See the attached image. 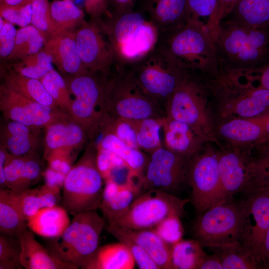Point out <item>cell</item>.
<instances>
[{
    "label": "cell",
    "mask_w": 269,
    "mask_h": 269,
    "mask_svg": "<svg viewBox=\"0 0 269 269\" xmlns=\"http://www.w3.org/2000/svg\"><path fill=\"white\" fill-rule=\"evenodd\" d=\"M155 47L186 71L220 74L213 33L202 22L189 19L182 26L159 32Z\"/></svg>",
    "instance_id": "obj_1"
},
{
    "label": "cell",
    "mask_w": 269,
    "mask_h": 269,
    "mask_svg": "<svg viewBox=\"0 0 269 269\" xmlns=\"http://www.w3.org/2000/svg\"><path fill=\"white\" fill-rule=\"evenodd\" d=\"M220 73L269 64V28H253L221 21L213 33Z\"/></svg>",
    "instance_id": "obj_2"
},
{
    "label": "cell",
    "mask_w": 269,
    "mask_h": 269,
    "mask_svg": "<svg viewBox=\"0 0 269 269\" xmlns=\"http://www.w3.org/2000/svg\"><path fill=\"white\" fill-rule=\"evenodd\" d=\"M101 112L103 115L129 120L167 117L166 112L142 90L126 66L116 62L106 74Z\"/></svg>",
    "instance_id": "obj_3"
},
{
    "label": "cell",
    "mask_w": 269,
    "mask_h": 269,
    "mask_svg": "<svg viewBox=\"0 0 269 269\" xmlns=\"http://www.w3.org/2000/svg\"><path fill=\"white\" fill-rule=\"evenodd\" d=\"M95 19L106 34L115 54V61L134 62L155 46L159 32L143 12L134 9L116 16Z\"/></svg>",
    "instance_id": "obj_4"
},
{
    "label": "cell",
    "mask_w": 269,
    "mask_h": 269,
    "mask_svg": "<svg viewBox=\"0 0 269 269\" xmlns=\"http://www.w3.org/2000/svg\"><path fill=\"white\" fill-rule=\"evenodd\" d=\"M96 156L97 148L92 141L66 176L61 204L68 214L75 216L99 207L104 181L97 167Z\"/></svg>",
    "instance_id": "obj_5"
},
{
    "label": "cell",
    "mask_w": 269,
    "mask_h": 269,
    "mask_svg": "<svg viewBox=\"0 0 269 269\" xmlns=\"http://www.w3.org/2000/svg\"><path fill=\"white\" fill-rule=\"evenodd\" d=\"M106 224L97 210L78 214L62 234L50 238L47 248L60 261L81 268L99 247Z\"/></svg>",
    "instance_id": "obj_6"
},
{
    "label": "cell",
    "mask_w": 269,
    "mask_h": 269,
    "mask_svg": "<svg viewBox=\"0 0 269 269\" xmlns=\"http://www.w3.org/2000/svg\"><path fill=\"white\" fill-rule=\"evenodd\" d=\"M123 65L142 90L165 111L169 98L187 71L155 47L141 58Z\"/></svg>",
    "instance_id": "obj_7"
},
{
    "label": "cell",
    "mask_w": 269,
    "mask_h": 269,
    "mask_svg": "<svg viewBox=\"0 0 269 269\" xmlns=\"http://www.w3.org/2000/svg\"><path fill=\"white\" fill-rule=\"evenodd\" d=\"M208 94L205 76L187 71L167 102V117L188 124L212 138V123L206 107Z\"/></svg>",
    "instance_id": "obj_8"
},
{
    "label": "cell",
    "mask_w": 269,
    "mask_h": 269,
    "mask_svg": "<svg viewBox=\"0 0 269 269\" xmlns=\"http://www.w3.org/2000/svg\"><path fill=\"white\" fill-rule=\"evenodd\" d=\"M244 209L242 201L232 198L216 204L199 215L193 227L194 239L211 248L241 242Z\"/></svg>",
    "instance_id": "obj_9"
},
{
    "label": "cell",
    "mask_w": 269,
    "mask_h": 269,
    "mask_svg": "<svg viewBox=\"0 0 269 269\" xmlns=\"http://www.w3.org/2000/svg\"><path fill=\"white\" fill-rule=\"evenodd\" d=\"M108 71L87 70L74 76H63L70 95L74 96L70 115L84 128L91 140L103 115L101 104Z\"/></svg>",
    "instance_id": "obj_10"
},
{
    "label": "cell",
    "mask_w": 269,
    "mask_h": 269,
    "mask_svg": "<svg viewBox=\"0 0 269 269\" xmlns=\"http://www.w3.org/2000/svg\"><path fill=\"white\" fill-rule=\"evenodd\" d=\"M189 201L161 190H147L134 200L122 216L107 223L131 229L154 228L170 216L181 217Z\"/></svg>",
    "instance_id": "obj_11"
},
{
    "label": "cell",
    "mask_w": 269,
    "mask_h": 269,
    "mask_svg": "<svg viewBox=\"0 0 269 269\" xmlns=\"http://www.w3.org/2000/svg\"><path fill=\"white\" fill-rule=\"evenodd\" d=\"M191 158L173 152L164 146L150 154L142 179L141 193L156 189L175 195L189 186Z\"/></svg>",
    "instance_id": "obj_12"
},
{
    "label": "cell",
    "mask_w": 269,
    "mask_h": 269,
    "mask_svg": "<svg viewBox=\"0 0 269 269\" xmlns=\"http://www.w3.org/2000/svg\"><path fill=\"white\" fill-rule=\"evenodd\" d=\"M200 151L192 157L189 173L192 202L199 215L227 200L222 187L217 152L211 148Z\"/></svg>",
    "instance_id": "obj_13"
},
{
    "label": "cell",
    "mask_w": 269,
    "mask_h": 269,
    "mask_svg": "<svg viewBox=\"0 0 269 269\" xmlns=\"http://www.w3.org/2000/svg\"><path fill=\"white\" fill-rule=\"evenodd\" d=\"M212 92L224 101L226 115L234 114L244 118H254L269 113V90L251 86H242L227 78L215 79Z\"/></svg>",
    "instance_id": "obj_14"
},
{
    "label": "cell",
    "mask_w": 269,
    "mask_h": 269,
    "mask_svg": "<svg viewBox=\"0 0 269 269\" xmlns=\"http://www.w3.org/2000/svg\"><path fill=\"white\" fill-rule=\"evenodd\" d=\"M0 110L5 119L34 129L46 128L63 112L31 100L3 83L0 87Z\"/></svg>",
    "instance_id": "obj_15"
},
{
    "label": "cell",
    "mask_w": 269,
    "mask_h": 269,
    "mask_svg": "<svg viewBox=\"0 0 269 269\" xmlns=\"http://www.w3.org/2000/svg\"><path fill=\"white\" fill-rule=\"evenodd\" d=\"M242 202L244 215L241 242L250 253L256 265L261 244L269 227V189L251 193Z\"/></svg>",
    "instance_id": "obj_16"
},
{
    "label": "cell",
    "mask_w": 269,
    "mask_h": 269,
    "mask_svg": "<svg viewBox=\"0 0 269 269\" xmlns=\"http://www.w3.org/2000/svg\"><path fill=\"white\" fill-rule=\"evenodd\" d=\"M78 54L88 70L107 71L115 61V54L108 38L97 21L85 22L75 32Z\"/></svg>",
    "instance_id": "obj_17"
},
{
    "label": "cell",
    "mask_w": 269,
    "mask_h": 269,
    "mask_svg": "<svg viewBox=\"0 0 269 269\" xmlns=\"http://www.w3.org/2000/svg\"><path fill=\"white\" fill-rule=\"evenodd\" d=\"M217 152L222 187L226 198L241 192L246 196L251 192L252 176L250 154L239 147L223 149Z\"/></svg>",
    "instance_id": "obj_18"
},
{
    "label": "cell",
    "mask_w": 269,
    "mask_h": 269,
    "mask_svg": "<svg viewBox=\"0 0 269 269\" xmlns=\"http://www.w3.org/2000/svg\"><path fill=\"white\" fill-rule=\"evenodd\" d=\"M46 128L45 158L54 151L71 152L82 146L88 138L82 125L71 115L64 112Z\"/></svg>",
    "instance_id": "obj_19"
},
{
    "label": "cell",
    "mask_w": 269,
    "mask_h": 269,
    "mask_svg": "<svg viewBox=\"0 0 269 269\" xmlns=\"http://www.w3.org/2000/svg\"><path fill=\"white\" fill-rule=\"evenodd\" d=\"M134 9L144 13L159 32L182 26L189 19L187 0H139Z\"/></svg>",
    "instance_id": "obj_20"
},
{
    "label": "cell",
    "mask_w": 269,
    "mask_h": 269,
    "mask_svg": "<svg viewBox=\"0 0 269 269\" xmlns=\"http://www.w3.org/2000/svg\"><path fill=\"white\" fill-rule=\"evenodd\" d=\"M162 128L163 146L184 156L192 157L210 138L191 125L168 117L164 118Z\"/></svg>",
    "instance_id": "obj_21"
},
{
    "label": "cell",
    "mask_w": 269,
    "mask_h": 269,
    "mask_svg": "<svg viewBox=\"0 0 269 269\" xmlns=\"http://www.w3.org/2000/svg\"><path fill=\"white\" fill-rule=\"evenodd\" d=\"M43 49L63 76H74L88 70L78 54L74 32H63L51 37Z\"/></svg>",
    "instance_id": "obj_22"
},
{
    "label": "cell",
    "mask_w": 269,
    "mask_h": 269,
    "mask_svg": "<svg viewBox=\"0 0 269 269\" xmlns=\"http://www.w3.org/2000/svg\"><path fill=\"white\" fill-rule=\"evenodd\" d=\"M42 174V164L36 154L16 156L8 152L5 166L8 189L22 192L37 183Z\"/></svg>",
    "instance_id": "obj_23"
},
{
    "label": "cell",
    "mask_w": 269,
    "mask_h": 269,
    "mask_svg": "<svg viewBox=\"0 0 269 269\" xmlns=\"http://www.w3.org/2000/svg\"><path fill=\"white\" fill-rule=\"evenodd\" d=\"M32 231L27 229L19 236L20 261L26 269H77L55 257L49 250L38 242Z\"/></svg>",
    "instance_id": "obj_24"
},
{
    "label": "cell",
    "mask_w": 269,
    "mask_h": 269,
    "mask_svg": "<svg viewBox=\"0 0 269 269\" xmlns=\"http://www.w3.org/2000/svg\"><path fill=\"white\" fill-rule=\"evenodd\" d=\"M218 132L235 145H259L266 142L265 127L260 117L230 120L219 126Z\"/></svg>",
    "instance_id": "obj_25"
},
{
    "label": "cell",
    "mask_w": 269,
    "mask_h": 269,
    "mask_svg": "<svg viewBox=\"0 0 269 269\" xmlns=\"http://www.w3.org/2000/svg\"><path fill=\"white\" fill-rule=\"evenodd\" d=\"M0 127V144L10 154L16 156L36 154L38 138L34 129L5 119Z\"/></svg>",
    "instance_id": "obj_26"
},
{
    "label": "cell",
    "mask_w": 269,
    "mask_h": 269,
    "mask_svg": "<svg viewBox=\"0 0 269 269\" xmlns=\"http://www.w3.org/2000/svg\"><path fill=\"white\" fill-rule=\"evenodd\" d=\"M115 226L140 246L160 269H174L171 258V245L165 242L153 228L131 229Z\"/></svg>",
    "instance_id": "obj_27"
},
{
    "label": "cell",
    "mask_w": 269,
    "mask_h": 269,
    "mask_svg": "<svg viewBox=\"0 0 269 269\" xmlns=\"http://www.w3.org/2000/svg\"><path fill=\"white\" fill-rule=\"evenodd\" d=\"M105 183L99 209L107 223L113 222L122 216L134 200L139 194L130 185H119L111 181Z\"/></svg>",
    "instance_id": "obj_28"
},
{
    "label": "cell",
    "mask_w": 269,
    "mask_h": 269,
    "mask_svg": "<svg viewBox=\"0 0 269 269\" xmlns=\"http://www.w3.org/2000/svg\"><path fill=\"white\" fill-rule=\"evenodd\" d=\"M135 263L129 248L119 242L99 247L81 269H132Z\"/></svg>",
    "instance_id": "obj_29"
},
{
    "label": "cell",
    "mask_w": 269,
    "mask_h": 269,
    "mask_svg": "<svg viewBox=\"0 0 269 269\" xmlns=\"http://www.w3.org/2000/svg\"><path fill=\"white\" fill-rule=\"evenodd\" d=\"M222 20L250 28H269V0H240Z\"/></svg>",
    "instance_id": "obj_30"
},
{
    "label": "cell",
    "mask_w": 269,
    "mask_h": 269,
    "mask_svg": "<svg viewBox=\"0 0 269 269\" xmlns=\"http://www.w3.org/2000/svg\"><path fill=\"white\" fill-rule=\"evenodd\" d=\"M27 227V220L21 210L17 193L9 189L0 188V233L18 238Z\"/></svg>",
    "instance_id": "obj_31"
},
{
    "label": "cell",
    "mask_w": 269,
    "mask_h": 269,
    "mask_svg": "<svg viewBox=\"0 0 269 269\" xmlns=\"http://www.w3.org/2000/svg\"><path fill=\"white\" fill-rule=\"evenodd\" d=\"M70 223L68 213L58 205L41 209L27 220L31 231L48 238L60 236Z\"/></svg>",
    "instance_id": "obj_32"
},
{
    "label": "cell",
    "mask_w": 269,
    "mask_h": 269,
    "mask_svg": "<svg viewBox=\"0 0 269 269\" xmlns=\"http://www.w3.org/2000/svg\"><path fill=\"white\" fill-rule=\"evenodd\" d=\"M96 147L111 152L121 158L134 173L143 177L149 157L142 151L128 145L112 134L99 132Z\"/></svg>",
    "instance_id": "obj_33"
},
{
    "label": "cell",
    "mask_w": 269,
    "mask_h": 269,
    "mask_svg": "<svg viewBox=\"0 0 269 269\" xmlns=\"http://www.w3.org/2000/svg\"><path fill=\"white\" fill-rule=\"evenodd\" d=\"M3 83L31 100L60 109L39 79L24 76L9 67L4 73Z\"/></svg>",
    "instance_id": "obj_34"
},
{
    "label": "cell",
    "mask_w": 269,
    "mask_h": 269,
    "mask_svg": "<svg viewBox=\"0 0 269 269\" xmlns=\"http://www.w3.org/2000/svg\"><path fill=\"white\" fill-rule=\"evenodd\" d=\"M52 19L62 32H75L86 22L84 12L72 0H56L50 3Z\"/></svg>",
    "instance_id": "obj_35"
},
{
    "label": "cell",
    "mask_w": 269,
    "mask_h": 269,
    "mask_svg": "<svg viewBox=\"0 0 269 269\" xmlns=\"http://www.w3.org/2000/svg\"><path fill=\"white\" fill-rule=\"evenodd\" d=\"M195 239H181L171 245V258L174 269H198L206 253Z\"/></svg>",
    "instance_id": "obj_36"
},
{
    "label": "cell",
    "mask_w": 269,
    "mask_h": 269,
    "mask_svg": "<svg viewBox=\"0 0 269 269\" xmlns=\"http://www.w3.org/2000/svg\"><path fill=\"white\" fill-rule=\"evenodd\" d=\"M209 248L219 256L223 269H257L254 258L241 242Z\"/></svg>",
    "instance_id": "obj_37"
},
{
    "label": "cell",
    "mask_w": 269,
    "mask_h": 269,
    "mask_svg": "<svg viewBox=\"0 0 269 269\" xmlns=\"http://www.w3.org/2000/svg\"><path fill=\"white\" fill-rule=\"evenodd\" d=\"M165 118L133 120L137 142L141 151L150 154L163 146L160 139V131Z\"/></svg>",
    "instance_id": "obj_38"
},
{
    "label": "cell",
    "mask_w": 269,
    "mask_h": 269,
    "mask_svg": "<svg viewBox=\"0 0 269 269\" xmlns=\"http://www.w3.org/2000/svg\"><path fill=\"white\" fill-rule=\"evenodd\" d=\"M46 39L43 34L31 24L17 30L14 48L7 60L16 62L44 47Z\"/></svg>",
    "instance_id": "obj_39"
},
{
    "label": "cell",
    "mask_w": 269,
    "mask_h": 269,
    "mask_svg": "<svg viewBox=\"0 0 269 269\" xmlns=\"http://www.w3.org/2000/svg\"><path fill=\"white\" fill-rule=\"evenodd\" d=\"M51 56L43 49L29 55L11 65V68L20 74L40 80L54 69Z\"/></svg>",
    "instance_id": "obj_40"
},
{
    "label": "cell",
    "mask_w": 269,
    "mask_h": 269,
    "mask_svg": "<svg viewBox=\"0 0 269 269\" xmlns=\"http://www.w3.org/2000/svg\"><path fill=\"white\" fill-rule=\"evenodd\" d=\"M99 132L113 134L131 146L139 149L136 140L133 120H129L104 114L97 134Z\"/></svg>",
    "instance_id": "obj_41"
},
{
    "label": "cell",
    "mask_w": 269,
    "mask_h": 269,
    "mask_svg": "<svg viewBox=\"0 0 269 269\" xmlns=\"http://www.w3.org/2000/svg\"><path fill=\"white\" fill-rule=\"evenodd\" d=\"M40 80L58 107L70 115L72 98L63 76L53 69Z\"/></svg>",
    "instance_id": "obj_42"
},
{
    "label": "cell",
    "mask_w": 269,
    "mask_h": 269,
    "mask_svg": "<svg viewBox=\"0 0 269 269\" xmlns=\"http://www.w3.org/2000/svg\"><path fill=\"white\" fill-rule=\"evenodd\" d=\"M189 19L202 22L214 33L219 22L218 0H187Z\"/></svg>",
    "instance_id": "obj_43"
},
{
    "label": "cell",
    "mask_w": 269,
    "mask_h": 269,
    "mask_svg": "<svg viewBox=\"0 0 269 269\" xmlns=\"http://www.w3.org/2000/svg\"><path fill=\"white\" fill-rule=\"evenodd\" d=\"M257 155L251 159L252 185L251 192L269 189V145L262 144Z\"/></svg>",
    "instance_id": "obj_44"
},
{
    "label": "cell",
    "mask_w": 269,
    "mask_h": 269,
    "mask_svg": "<svg viewBox=\"0 0 269 269\" xmlns=\"http://www.w3.org/2000/svg\"><path fill=\"white\" fill-rule=\"evenodd\" d=\"M31 3L32 15L31 24L43 34L46 41L63 32L56 26L52 19L48 0H33Z\"/></svg>",
    "instance_id": "obj_45"
},
{
    "label": "cell",
    "mask_w": 269,
    "mask_h": 269,
    "mask_svg": "<svg viewBox=\"0 0 269 269\" xmlns=\"http://www.w3.org/2000/svg\"><path fill=\"white\" fill-rule=\"evenodd\" d=\"M20 254L19 239L0 233V269L23 268L20 261Z\"/></svg>",
    "instance_id": "obj_46"
},
{
    "label": "cell",
    "mask_w": 269,
    "mask_h": 269,
    "mask_svg": "<svg viewBox=\"0 0 269 269\" xmlns=\"http://www.w3.org/2000/svg\"><path fill=\"white\" fill-rule=\"evenodd\" d=\"M107 230L119 242L129 248L136 263L141 269H160L148 254L136 243L122 233L116 226L106 224Z\"/></svg>",
    "instance_id": "obj_47"
},
{
    "label": "cell",
    "mask_w": 269,
    "mask_h": 269,
    "mask_svg": "<svg viewBox=\"0 0 269 269\" xmlns=\"http://www.w3.org/2000/svg\"><path fill=\"white\" fill-rule=\"evenodd\" d=\"M228 76L240 85L260 87L269 90V64L255 69L230 72Z\"/></svg>",
    "instance_id": "obj_48"
},
{
    "label": "cell",
    "mask_w": 269,
    "mask_h": 269,
    "mask_svg": "<svg viewBox=\"0 0 269 269\" xmlns=\"http://www.w3.org/2000/svg\"><path fill=\"white\" fill-rule=\"evenodd\" d=\"M16 193L21 210L27 220L39 210L46 208L40 186Z\"/></svg>",
    "instance_id": "obj_49"
},
{
    "label": "cell",
    "mask_w": 269,
    "mask_h": 269,
    "mask_svg": "<svg viewBox=\"0 0 269 269\" xmlns=\"http://www.w3.org/2000/svg\"><path fill=\"white\" fill-rule=\"evenodd\" d=\"M180 218L177 215L170 216L153 228L158 235L170 245L182 239L184 230Z\"/></svg>",
    "instance_id": "obj_50"
},
{
    "label": "cell",
    "mask_w": 269,
    "mask_h": 269,
    "mask_svg": "<svg viewBox=\"0 0 269 269\" xmlns=\"http://www.w3.org/2000/svg\"><path fill=\"white\" fill-rule=\"evenodd\" d=\"M0 16L5 21L20 27H24L31 23L32 3L21 7L0 5Z\"/></svg>",
    "instance_id": "obj_51"
},
{
    "label": "cell",
    "mask_w": 269,
    "mask_h": 269,
    "mask_svg": "<svg viewBox=\"0 0 269 269\" xmlns=\"http://www.w3.org/2000/svg\"><path fill=\"white\" fill-rule=\"evenodd\" d=\"M17 30L14 25L5 20L0 29V60H7L12 53L15 44Z\"/></svg>",
    "instance_id": "obj_52"
},
{
    "label": "cell",
    "mask_w": 269,
    "mask_h": 269,
    "mask_svg": "<svg viewBox=\"0 0 269 269\" xmlns=\"http://www.w3.org/2000/svg\"><path fill=\"white\" fill-rule=\"evenodd\" d=\"M139 0H108L106 14L119 15L134 9Z\"/></svg>",
    "instance_id": "obj_53"
},
{
    "label": "cell",
    "mask_w": 269,
    "mask_h": 269,
    "mask_svg": "<svg viewBox=\"0 0 269 269\" xmlns=\"http://www.w3.org/2000/svg\"><path fill=\"white\" fill-rule=\"evenodd\" d=\"M256 265L257 269H269V227L261 244Z\"/></svg>",
    "instance_id": "obj_54"
},
{
    "label": "cell",
    "mask_w": 269,
    "mask_h": 269,
    "mask_svg": "<svg viewBox=\"0 0 269 269\" xmlns=\"http://www.w3.org/2000/svg\"><path fill=\"white\" fill-rule=\"evenodd\" d=\"M43 176L47 185L63 188L66 175L49 167L44 172Z\"/></svg>",
    "instance_id": "obj_55"
},
{
    "label": "cell",
    "mask_w": 269,
    "mask_h": 269,
    "mask_svg": "<svg viewBox=\"0 0 269 269\" xmlns=\"http://www.w3.org/2000/svg\"><path fill=\"white\" fill-rule=\"evenodd\" d=\"M108 0H87L86 6L87 10L91 14L92 18L101 17L107 11Z\"/></svg>",
    "instance_id": "obj_56"
},
{
    "label": "cell",
    "mask_w": 269,
    "mask_h": 269,
    "mask_svg": "<svg viewBox=\"0 0 269 269\" xmlns=\"http://www.w3.org/2000/svg\"><path fill=\"white\" fill-rule=\"evenodd\" d=\"M198 269H223L221 261L215 253H206L199 265Z\"/></svg>",
    "instance_id": "obj_57"
},
{
    "label": "cell",
    "mask_w": 269,
    "mask_h": 269,
    "mask_svg": "<svg viewBox=\"0 0 269 269\" xmlns=\"http://www.w3.org/2000/svg\"><path fill=\"white\" fill-rule=\"evenodd\" d=\"M218 15L219 22L224 19L231 12L233 7L240 0H218Z\"/></svg>",
    "instance_id": "obj_58"
},
{
    "label": "cell",
    "mask_w": 269,
    "mask_h": 269,
    "mask_svg": "<svg viewBox=\"0 0 269 269\" xmlns=\"http://www.w3.org/2000/svg\"><path fill=\"white\" fill-rule=\"evenodd\" d=\"M0 146V187L1 188L8 189L5 175V166L8 151L1 144Z\"/></svg>",
    "instance_id": "obj_59"
},
{
    "label": "cell",
    "mask_w": 269,
    "mask_h": 269,
    "mask_svg": "<svg viewBox=\"0 0 269 269\" xmlns=\"http://www.w3.org/2000/svg\"><path fill=\"white\" fill-rule=\"evenodd\" d=\"M33 0H1L0 5L8 7H21L31 3Z\"/></svg>",
    "instance_id": "obj_60"
},
{
    "label": "cell",
    "mask_w": 269,
    "mask_h": 269,
    "mask_svg": "<svg viewBox=\"0 0 269 269\" xmlns=\"http://www.w3.org/2000/svg\"><path fill=\"white\" fill-rule=\"evenodd\" d=\"M259 117H260L264 125L266 133V143L269 141V113Z\"/></svg>",
    "instance_id": "obj_61"
},
{
    "label": "cell",
    "mask_w": 269,
    "mask_h": 269,
    "mask_svg": "<svg viewBox=\"0 0 269 269\" xmlns=\"http://www.w3.org/2000/svg\"><path fill=\"white\" fill-rule=\"evenodd\" d=\"M1 0H0V1H1Z\"/></svg>",
    "instance_id": "obj_62"
}]
</instances>
